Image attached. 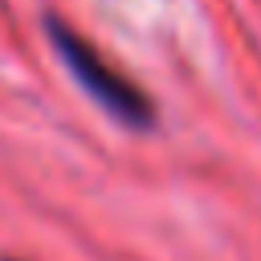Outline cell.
Masks as SVG:
<instances>
[{
  "mask_svg": "<svg viewBox=\"0 0 261 261\" xmlns=\"http://www.w3.org/2000/svg\"><path fill=\"white\" fill-rule=\"evenodd\" d=\"M4 261H12V257H4Z\"/></svg>",
  "mask_w": 261,
  "mask_h": 261,
  "instance_id": "obj_2",
  "label": "cell"
},
{
  "mask_svg": "<svg viewBox=\"0 0 261 261\" xmlns=\"http://www.w3.org/2000/svg\"><path fill=\"white\" fill-rule=\"evenodd\" d=\"M45 33H49V45L57 49L61 65L73 73V82L118 122V126H130V130H151L155 126V102L151 94L126 77L94 41H86L77 29H69L61 16H49L45 20Z\"/></svg>",
  "mask_w": 261,
  "mask_h": 261,
  "instance_id": "obj_1",
  "label": "cell"
}]
</instances>
